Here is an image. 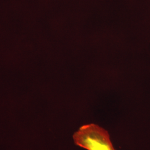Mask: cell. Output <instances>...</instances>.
Wrapping results in <instances>:
<instances>
[{
    "label": "cell",
    "instance_id": "6da1fadb",
    "mask_svg": "<svg viewBox=\"0 0 150 150\" xmlns=\"http://www.w3.org/2000/svg\"><path fill=\"white\" fill-rule=\"evenodd\" d=\"M73 139L76 145L86 150H116L108 131L96 123L82 126Z\"/></svg>",
    "mask_w": 150,
    "mask_h": 150
}]
</instances>
